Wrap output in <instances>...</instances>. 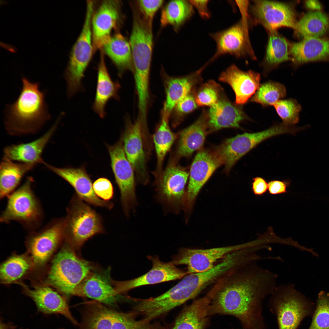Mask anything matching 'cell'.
<instances>
[{
    "mask_svg": "<svg viewBox=\"0 0 329 329\" xmlns=\"http://www.w3.org/2000/svg\"><path fill=\"white\" fill-rule=\"evenodd\" d=\"M255 263L233 270L214 283L207 294L210 300V316L231 315L246 329H265L262 303L276 288L277 275Z\"/></svg>",
    "mask_w": 329,
    "mask_h": 329,
    "instance_id": "obj_1",
    "label": "cell"
},
{
    "mask_svg": "<svg viewBox=\"0 0 329 329\" xmlns=\"http://www.w3.org/2000/svg\"><path fill=\"white\" fill-rule=\"evenodd\" d=\"M21 80L22 88L18 97L5 108V127L12 135L36 133L51 118L45 92L41 90L39 83L24 76Z\"/></svg>",
    "mask_w": 329,
    "mask_h": 329,
    "instance_id": "obj_2",
    "label": "cell"
},
{
    "mask_svg": "<svg viewBox=\"0 0 329 329\" xmlns=\"http://www.w3.org/2000/svg\"><path fill=\"white\" fill-rule=\"evenodd\" d=\"M93 268L89 262L77 255L67 242L52 260L45 281L64 295H73Z\"/></svg>",
    "mask_w": 329,
    "mask_h": 329,
    "instance_id": "obj_3",
    "label": "cell"
},
{
    "mask_svg": "<svg viewBox=\"0 0 329 329\" xmlns=\"http://www.w3.org/2000/svg\"><path fill=\"white\" fill-rule=\"evenodd\" d=\"M94 7L93 1H87L83 27L73 47L64 73L69 98L83 89L82 80L94 51L91 20Z\"/></svg>",
    "mask_w": 329,
    "mask_h": 329,
    "instance_id": "obj_4",
    "label": "cell"
},
{
    "mask_svg": "<svg viewBox=\"0 0 329 329\" xmlns=\"http://www.w3.org/2000/svg\"><path fill=\"white\" fill-rule=\"evenodd\" d=\"M82 314L80 329H160L156 322L136 320L132 311L119 312L96 301L86 304Z\"/></svg>",
    "mask_w": 329,
    "mask_h": 329,
    "instance_id": "obj_5",
    "label": "cell"
},
{
    "mask_svg": "<svg viewBox=\"0 0 329 329\" xmlns=\"http://www.w3.org/2000/svg\"><path fill=\"white\" fill-rule=\"evenodd\" d=\"M104 232L99 215L87 203L74 196L64 219V236L67 241L72 246L80 248L89 238Z\"/></svg>",
    "mask_w": 329,
    "mask_h": 329,
    "instance_id": "obj_6",
    "label": "cell"
},
{
    "mask_svg": "<svg viewBox=\"0 0 329 329\" xmlns=\"http://www.w3.org/2000/svg\"><path fill=\"white\" fill-rule=\"evenodd\" d=\"M132 28L129 41L131 49L134 77L140 81L149 79L153 45L152 24L140 13L137 7H131Z\"/></svg>",
    "mask_w": 329,
    "mask_h": 329,
    "instance_id": "obj_7",
    "label": "cell"
},
{
    "mask_svg": "<svg viewBox=\"0 0 329 329\" xmlns=\"http://www.w3.org/2000/svg\"><path fill=\"white\" fill-rule=\"evenodd\" d=\"M33 180L29 177L22 186L8 196L6 207L1 216V222L15 221L30 228L36 227L40 223L42 212L32 189Z\"/></svg>",
    "mask_w": 329,
    "mask_h": 329,
    "instance_id": "obj_8",
    "label": "cell"
},
{
    "mask_svg": "<svg viewBox=\"0 0 329 329\" xmlns=\"http://www.w3.org/2000/svg\"><path fill=\"white\" fill-rule=\"evenodd\" d=\"M270 304L277 316L279 329H297L310 313V304L304 296L289 284L277 287Z\"/></svg>",
    "mask_w": 329,
    "mask_h": 329,
    "instance_id": "obj_9",
    "label": "cell"
},
{
    "mask_svg": "<svg viewBox=\"0 0 329 329\" xmlns=\"http://www.w3.org/2000/svg\"><path fill=\"white\" fill-rule=\"evenodd\" d=\"M189 173L172 159L161 175L155 179L157 196L159 201L169 211L178 213L183 209L185 186Z\"/></svg>",
    "mask_w": 329,
    "mask_h": 329,
    "instance_id": "obj_10",
    "label": "cell"
},
{
    "mask_svg": "<svg viewBox=\"0 0 329 329\" xmlns=\"http://www.w3.org/2000/svg\"><path fill=\"white\" fill-rule=\"evenodd\" d=\"M297 131L296 127L282 122L260 132L238 134L223 142L220 146V153L225 163L232 167L241 157L264 140L281 134L295 135Z\"/></svg>",
    "mask_w": 329,
    "mask_h": 329,
    "instance_id": "obj_11",
    "label": "cell"
},
{
    "mask_svg": "<svg viewBox=\"0 0 329 329\" xmlns=\"http://www.w3.org/2000/svg\"><path fill=\"white\" fill-rule=\"evenodd\" d=\"M111 165L120 190L125 214L129 217L137 204L134 170L126 156L122 139L115 144L108 146Z\"/></svg>",
    "mask_w": 329,
    "mask_h": 329,
    "instance_id": "obj_12",
    "label": "cell"
},
{
    "mask_svg": "<svg viewBox=\"0 0 329 329\" xmlns=\"http://www.w3.org/2000/svg\"><path fill=\"white\" fill-rule=\"evenodd\" d=\"M251 246V243H246L207 249L182 248L173 256L171 261L176 266L186 265L187 274L201 272L213 267L228 254Z\"/></svg>",
    "mask_w": 329,
    "mask_h": 329,
    "instance_id": "obj_13",
    "label": "cell"
},
{
    "mask_svg": "<svg viewBox=\"0 0 329 329\" xmlns=\"http://www.w3.org/2000/svg\"><path fill=\"white\" fill-rule=\"evenodd\" d=\"M64 238V219L54 220L30 234L27 244L33 265L39 266L45 264Z\"/></svg>",
    "mask_w": 329,
    "mask_h": 329,
    "instance_id": "obj_14",
    "label": "cell"
},
{
    "mask_svg": "<svg viewBox=\"0 0 329 329\" xmlns=\"http://www.w3.org/2000/svg\"><path fill=\"white\" fill-rule=\"evenodd\" d=\"M222 163L214 151L200 150L191 165L183 210L188 214L201 189L214 171Z\"/></svg>",
    "mask_w": 329,
    "mask_h": 329,
    "instance_id": "obj_15",
    "label": "cell"
},
{
    "mask_svg": "<svg viewBox=\"0 0 329 329\" xmlns=\"http://www.w3.org/2000/svg\"><path fill=\"white\" fill-rule=\"evenodd\" d=\"M146 128V126L138 118L134 122L128 120L122 138L127 158L136 173L138 181L143 185L147 183L149 178L144 147V129Z\"/></svg>",
    "mask_w": 329,
    "mask_h": 329,
    "instance_id": "obj_16",
    "label": "cell"
},
{
    "mask_svg": "<svg viewBox=\"0 0 329 329\" xmlns=\"http://www.w3.org/2000/svg\"><path fill=\"white\" fill-rule=\"evenodd\" d=\"M152 264L151 269L145 274L137 278L122 281H113L115 289L119 294L138 287L180 279L187 274L172 261H161L157 256H148Z\"/></svg>",
    "mask_w": 329,
    "mask_h": 329,
    "instance_id": "obj_17",
    "label": "cell"
},
{
    "mask_svg": "<svg viewBox=\"0 0 329 329\" xmlns=\"http://www.w3.org/2000/svg\"><path fill=\"white\" fill-rule=\"evenodd\" d=\"M120 5L119 1L105 0L94 11L91 20L94 51L102 48L111 37L112 30L117 27Z\"/></svg>",
    "mask_w": 329,
    "mask_h": 329,
    "instance_id": "obj_18",
    "label": "cell"
},
{
    "mask_svg": "<svg viewBox=\"0 0 329 329\" xmlns=\"http://www.w3.org/2000/svg\"><path fill=\"white\" fill-rule=\"evenodd\" d=\"M253 10L256 19L271 32L282 27L295 28L297 22L295 12L292 8L287 4L255 1Z\"/></svg>",
    "mask_w": 329,
    "mask_h": 329,
    "instance_id": "obj_19",
    "label": "cell"
},
{
    "mask_svg": "<svg viewBox=\"0 0 329 329\" xmlns=\"http://www.w3.org/2000/svg\"><path fill=\"white\" fill-rule=\"evenodd\" d=\"M49 169L68 182L74 189L77 196L87 203L111 209L113 204L99 198L95 193L91 180L83 167L78 168H60L46 163Z\"/></svg>",
    "mask_w": 329,
    "mask_h": 329,
    "instance_id": "obj_20",
    "label": "cell"
},
{
    "mask_svg": "<svg viewBox=\"0 0 329 329\" xmlns=\"http://www.w3.org/2000/svg\"><path fill=\"white\" fill-rule=\"evenodd\" d=\"M22 285L25 294L34 301L38 311L46 315L62 314L73 324H78L65 297L48 285H35L31 288L24 284Z\"/></svg>",
    "mask_w": 329,
    "mask_h": 329,
    "instance_id": "obj_21",
    "label": "cell"
},
{
    "mask_svg": "<svg viewBox=\"0 0 329 329\" xmlns=\"http://www.w3.org/2000/svg\"><path fill=\"white\" fill-rule=\"evenodd\" d=\"M63 115L61 113L51 127L42 136L32 142L12 144L4 150L3 158L15 161L37 165L45 162L42 157L43 152L53 135Z\"/></svg>",
    "mask_w": 329,
    "mask_h": 329,
    "instance_id": "obj_22",
    "label": "cell"
},
{
    "mask_svg": "<svg viewBox=\"0 0 329 329\" xmlns=\"http://www.w3.org/2000/svg\"><path fill=\"white\" fill-rule=\"evenodd\" d=\"M219 80L231 86L235 93L236 103L241 105L247 102L259 88L260 76L253 71H242L233 65L222 73Z\"/></svg>",
    "mask_w": 329,
    "mask_h": 329,
    "instance_id": "obj_23",
    "label": "cell"
},
{
    "mask_svg": "<svg viewBox=\"0 0 329 329\" xmlns=\"http://www.w3.org/2000/svg\"><path fill=\"white\" fill-rule=\"evenodd\" d=\"M245 22L244 19L242 20L226 29L210 34L217 45L211 61L226 54L239 57L245 53L248 41Z\"/></svg>",
    "mask_w": 329,
    "mask_h": 329,
    "instance_id": "obj_24",
    "label": "cell"
},
{
    "mask_svg": "<svg viewBox=\"0 0 329 329\" xmlns=\"http://www.w3.org/2000/svg\"><path fill=\"white\" fill-rule=\"evenodd\" d=\"M242 108L227 99L220 98L210 107L207 117L209 132L225 128H239L240 123L249 119Z\"/></svg>",
    "mask_w": 329,
    "mask_h": 329,
    "instance_id": "obj_25",
    "label": "cell"
},
{
    "mask_svg": "<svg viewBox=\"0 0 329 329\" xmlns=\"http://www.w3.org/2000/svg\"><path fill=\"white\" fill-rule=\"evenodd\" d=\"M210 300L206 295L185 306L168 329H205L209 322Z\"/></svg>",
    "mask_w": 329,
    "mask_h": 329,
    "instance_id": "obj_26",
    "label": "cell"
},
{
    "mask_svg": "<svg viewBox=\"0 0 329 329\" xmlns=\"http://www.w3.org/2000/svg\"><path fill=\"white\" fill-rule=\"evenodd\" d=\"M119 295L108 280L95 273H90L76 287L73 294L111 306L116 303Z\"/></svg>",
    "mask_w": 329,
    "mask_h": 329,
    "instance_id": "obj_27",
    "label": "cell"
},
{
    "mask_svg": "<svg viewBox=\"0 0 329 329\" xmlns=\"http://www.w3.org/2000/svg\"><path fill=\"white\" fill-rule=\"evenodd\" d=\"M104 53L102 51L97 68L96 94L93 104L94 111L103 118L106 115L105 108L111 98L119 100L118 94L120 85L118 81L112 79L107 68Z\"/></svg>",
    "mask_w": 329,
    "mask_h": 329,
    "instance_id": "obj_28",
    "label": "cell"
},
{
    "mask_svg": "<svg viewBox=\"0 0 329 329\" xmlns=\"http://www.w3.org/2000/svg\"><path fill=\"white\" fill-rule=\"evenodd\" d=\"M289 52L296 65L325 60L329 57V41L320 37L304 38L293 43Z\"/></svg>",
    "mask_w": 329,
    "mask_h": 329,
    "instance_id": "obj_29",
    "label": "cell"
},
{
    "mask_svg": "<svg viewBox=\"0 0 329 329\" xmlns=\"http://www.w3.org/2000/svg\"><path fill=\"white\" fill-rule=\"evenodd\" d=\"M208 133L207 119L202 116L180 132L174 159L177 161L182 157L190 156L202 146Z\"/></svg>",
    "mask_w": 329,
    "mask_h": 329,
    "instance_id": "obj_30",
    "label": "cell"
},
{
    "mask_svg": "<svg viewBox=\"0 0 329 329\" xmlns=\"http://www.w3.org/2000/svg\"><path fill=\"white\" fill-rule=\"evenodd\" d=\"M102 48L118 69L119 76L127 70L133 71L130 45L122 34L117 33L112 36Z\"/></svg>",
    "mask_w": 329,
    "mask_h": 329,
    "instance_id": "obj_31",
    "label": "cell"
},
{
    "mask_svg": "<svg viewBox=\"0 0 329 329\" xmlns=\"http://www.w3.org/2000/svg\"><path fill=\"white\" fill-rule=\"evenodd\" d=\"M36 165L14 161L3 158L0 165V197L3 198L14 191L22 179Z\"/></svg>",
    "mask_w": 329,
    "mask_h": 329,
    "instance_id": "obj_32",
    "label": "cell"
},
{
    "mask_svg": "<svg viewBox=\"0 0 329 329\" xmlns=\"http://www.w3.org/2000/svg\"><path fill=\"white\" fill-rule=\"evenodd\" d=\"M169 116L162 113L161 122L153 136L157 158L156 169L154 174L155 179L161 174L162 165L165 156L177 137L171 129L169 124Z\"/></svg>",
    "mask_w": 329,
    "mask_h": 329,
    "instance_id": "obj_33",
    "label": "cell"
},
{
    "mask_svg": "<svg viewBox=\"0 0 329 329\" xmlns=\"http://www.w3.org/2000/svg\"><path fill=\"white\" fill-rule=\"evenodd\" d=\"M194 14L193 7L189 0L170 1L162 10L160 18L161 26L164 27L170 25L177 31Z\"/></svg>",
    "mask_w": 329,
    "mask_h": 329,
    "instance_id": "obj_34",
    "label": "cell"
},
{
    "mask_svg": "<svg viewBox=\"0 0 329 329\" xmlns=\"http://www.w3.org/2000/svg\"><path fill=\"white\" fill-rule=\"evenodd\" d=\"M165 99L162 112L170 116L177 103L189 94L193 86V80L188 76H167L164 80Z\"/></svg>",
    "mask_w": 329,
    "mask_h": 329,
    "instance_id": "obj_35",
    "label": "cell"
},
{
    "mask_svg": "<svg viewBox=\"0 0 329 329\" xmlns=\"http://www.w3.org/2000/svg\"><path fill=\"white\" fill-rule=\"evenodd\" d=\"M329 28V18L324 13L315 11L306 14L298 22L295 30L304 38L320 37Z\"/></svg>",
    "mask_w": 329,
    "mask_h": 329,
    "instance_id": "obj_36",
    "label": "cell"
},
{
    "mask_svg": "<svg viewBox=\"0 0 329 329\" xmlns=\"http://www.w3.org/2000/svg\"><path fill=\"white\" fill-rule=\"evenodd\" d=\"M32 265L31 260L27 256L22 255L11 256L1 265V282L9 284L17 281L27 274Z\"/></svg>",
    "mask_w": 329,
    "mask_h": 329,
    "instance_id": "obj_37",
    "label": "cell"
},
{
    "mask_svg": "<svg viewBox=\"0 0 329 329\" xmlns=\"http://www.w3.org/2000/svg\"><path fill=\"white\" fill-rule=\"evenodd\" d=\"M286 94V89L284 85L270 81L260 85L250 101L260 104L264 107L273 106Z\"/></svg>",
    "mask_w": 329,
    "mask_h": 329,
    "instance_id": "obj_38",
    "label": "cell"
},
{
    "mask_svg": "<svg viewBox=\"0 0 329 329\" xmlns=\"http://www.w3.org/2000/svg\"><path fill=\"white\" fill-rule=\"evenodd\" d=\"M288 44L283 37L275 34L270 37L267 47L266 62L271 68L289 59Z\"/></svg>",
    "mask_w": 329,
    "mask_h": 329,
    "instance_id": "obj_39",
    "label": "cell"
},
{
    "mask_svg": "<svg viewBox=\"0 0 329 329\" xmlns=\"http://www.w3.org/2000/svg\"><path fill=\"white\" fill-rule=\"evenodd\" d=\"M309 329H329V293L323 291L319 293L316 310Z\"/></svg>",
    "mask_w": 329,
    "mask_h": 329,
    "instance_id": "obj_40",
    "label": "cell"
},
{
    "mask_svg": "<svg viewBox=\"0 0 329 329\" xmlns=\"http://www.w3.org/2000/svg\"><path fill=\"white\" fill-rule=\"evenodd\" d=\"M273 106L283 123L294 126L298 122L301 106L295 100H280Z\"/></svg>",
    "mask_w": 329,
    "mask_h": 329,
    "instance_id": "obj_41",
    "label": "cell"
},
{
    "mask_svg": "<svg viewBox=\"0 0 329 329\" xmlns=\"http://www.w3.org/2000/svg\"><path fill=\"white\" fill-rule=\"evenodd\" d=\"M217 85L212 81L203 85L198 91L195 98L197 104L210 107L215 104L220 98Z\"/></svg>",
    "mask_w": 329,
    "mask_h": 329,
    "instance_id": "obj_42",
    "label": "cell"
},
{
    "mask_svg": "<svg viewBox=\"0 0 329 329\" xmlns=\"http://www.w3.org/2000/svg\"><path fill=\"white\" fill-rule=\"evenodd\" d=\"M197 104L195 98L189 94L179 101L172 111H173L174 114L172 115L173 125L175 126L178 124L180 118L196 109L197 107Z\"/></svg>",
    "mask_w": 329,
    "mask_h": 329,
    "instance_id": "obj_43",
    "label": "cell"
},
{
    "mask_svg": "<svg viewBox=\"0 0 329 329\" xmlns=\"http://www.w3.org/2000/svg\"><path fill=\"white\" fill-rule=\"evenodd\" d=\"M162 0H140L136 1L137 8L143 16L152 23L154 16L164 3Z\"/></svg>",
    "mask_w": 329,
    "mask_h": 329,
    "instance_id": "obj_44",
    "label": "cell"
},
{
    "mask_svg": "<svg viewBox=\"0 0 329 329\" xmlns=\"http://www.w3.org/2000/svg\"><path fill=\"white\" fill-rule=\"evenodd\" d=\"M96 194L99 198L109 201L114 196V189L111 181L105 178H100L96 180L93 184Z\"/></svg>",
    "mask_w": 329,
    "mask_h": 329,
    "instance_id": "obj_45",
    "label": "cell"
},
{
    "mask_svg": "<svg viewBox=\"0 0 329 329\" xmlns=\"http://www.w3.org/2000/svg\"><path fill=\"white\" fill-rule=\"evenodd\" d=\"M290 182L288 180H273L269 181L268 184V191L271 195L283 194L287 192V188Z\"/></svg>",
    "mask_w": 329,
    "mask_h": 329,
    "instance_id": "obj_46",
    "label": "cell"
},
{
    "mask_svg": "<svg viewBox=\"0 0 329 329\" xmlns=\"http://www.w3.org/2000/svg\"><path fill=\"white\" fill-rule=\"evenodd\" d=\"M252 185L253 193L256 196L263 195L268 189V184L266 181L260 177L253 178Z\"/></svg>",
    "mask_w": 329,
    "mask_h": 329,
    "instance_id": "obj_47",
    "label": "cell"
},
{
    "mask_svg": "<svg viewBox=\"0 0 329 329\" xmlns=\"http://www.w3.org/2000/svg\"><path fill=\"white\" fill-rule=\"evenodd\" d=\"M193 7L197 10L201 17L204 19H208L210 13L208 8L209 0H189Z\"/></svg>",
    "mask_w": 329,
    "mask_h": 329,
    "instance_id": "obj_48",
    "label": "cell"
},
{
    "mask_svg": "<svg viewBox=\"0 0 329 329\" xmlns=\"http://www.w3.org/2000/svg\"><path fill=\"white\" fill-rule=\"evenodd\" d=\"M305 4L308 8L313 10H316V11H319V10L321 8L320 2L316 0L306 1L305 2Z\"/></svg>",
    "mask_w": 329,
    "mask_h": 329,
    "instance_id": "obj_49",
    "label": "cell"
},
{
    "mask_svg": "<svg viewBox=\"0 0 329 329\" xmlns=\"http://www.w3.org/2000/svg\"><path fill=\"white\" fill-rule=\"evenodd\" d=\"M16 327L12 324H5L1 321L0 329H15Z\"/></svg>",
    "mask_w": 329,
    "mask_h": 329,
    "instance_id": "obj_50",
    "label": "cell"
},
{
    "mask_svg": "<svg viewBox=\"0 0 329 329\" xmlns=\"http://www.w3.org/2000/svg\"></svg>",
    "mask_w": 329,
    "mask_h": 329,
    "instance_id": "obj_51",
    "label": "cell"
}]
</instances>
